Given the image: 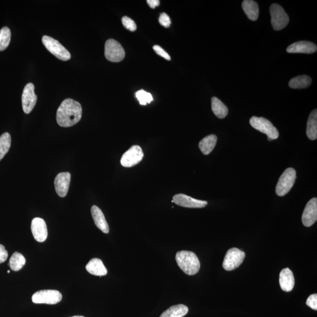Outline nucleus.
I'll return each instance as SVG.
<instances>
[{
    "mask_svg": "<svg viewBox=\"0 0 317 317\" xmlns=\"http://www.w3.org/2000/svg\"><path fill=\"white\" fill-rule=\"evenodd\" d=\"M217 141V138L215 134H210V135L203 138L199 144L201 152L205 155H208L211 153L215 147Z\"/></svg>",
    "mask_w": 317,
    "mask_h": 317,
    "instance_id": "obj_22",
    "label": "nucleus"
},
{
    "mask_svg": "<svg viewBox=\"0 0 317 317\" xmlns=\"http://www.w3.org/2000/svg\"><path fill=\"white\" fill-rule=\"evenodd\" d=\"M311 82L312 79L308 75H300L291 79L289 86L292 89H304L310 86Z\"/></svg>",
    "mask_w": 317,
    "mask_h": 317,
    "instance_id": "obj_24",
    "label": "nucleus"
},
{
    "mask_svg": "<svg viewBox=\"0 0 317 317\" xmlns=\"http://www.w3.org/2000/svg\"><path fill=\"white\" fill-rule=\"evenodd\" d=\"M86 269L90 274L97 276H104L108 271L101 259H91L86 265Z\"/></svg>",
    "mask_w": 317,
    "mask_h": 317,
    "instance_id": "obj_19",
    "label": "nucleus"
},
{
    "mask_svg": "<svg viewBox=\"0 0 317 317\" xmlns=\"http://www.w3.org/2000/svg\"><path fill=\"white\" fill-rule=\"evenodd\" d=\"M122 22L123 25L127 30L130 31H136L137 29L136 23L131 18L125 16V17L122 18Z\"/></svg>",
    "mask_w": 317,
    "mask_h": 317,
    "instance_id": "obj_30",
    "label": "nucleus"
},
{
    "mask_svg": "<svg viewBox=\"0 0 317 317\" xmlns=\"http://www.w3.org/2000/svg\"><path fill=\"white\" fill-rule=\"evenodd\" d=\"M271 17V25L276 31H280L288 25L290 21L288 15L283 8L278 4H273L269 9Z\"/></svg>",
    "mask_w": 317,
    "mask_h": 317,
    "instance_id": "obj_6",
    "label": "nucleus"
},
{
    "mask_svg": "<svg viewBox=\"0 0 317 317\" xmlns=\"http://www.w3.org/2000/svg\"><path fill=\"white\" fill-rule=\"evenodd\" d=\"M280 285L281 288L284 291H292L295 285L294 275L290 269L284 268L281 270L280 274Z\"/></svg>",
    "mask_w": 317,
    "mask_h": 317,
    "instance_id": "obj_17",
    "label": "nucleus"
},
{
    "mask_svg": "<svg viewBox=\"0 0 317 317\" xmlns=\"http://www.w3.org/2000/svg\"><path fill=\"white\" fill-rule=\"evenodd\" d=\"M42 41L46 49L59 59L68 61L71 59L69 51L56 39L44 35L42 38Z\"/></svg>",
    "mask_w": 317,
    "mask_h": 317,
    "instance_id": "obj_5",
    "label": "nucleus"
},
{
    "mask_svg": "<svg viewBox=\"0 0 317 317\" xmlns=\"http://www.w3.org/2000/svg\"><path fill=\"white\" fill-rule=\"evenodd\" d=\"M11 35L9 28L3 27L0 30V51L5 50L9 47L11 40Z\"/></svg>",
    "mask_w": 317,
    "mask_h": 317,
    "instance_id": "obj_28",
    "label": "nucleus"
},
{
    "mask_svg": "<svg viewBox=\"0 0 317 317\" xmlns=\"http://www.w3.org/2000/svg\"><path fill=\"white\" fill-rule=\"evenodd\" d=\"M189 308L184 304H178L170 307L164 311L160 317H183L188 314Z\"/></svg>",
    "mask_w": 317,
    "mask_h": 317,
    "instance_id": "obj_23",
    "label": "nucleus"
},
{
    "mask_svg": "<svg viewBox=\"0 0 317 317\" xmlns=\"http://www.w3.org/2000/svg\"><path fill=\"white\" fill-rule=\"evenodd\" d=\"M105 56L109 61L121 62L125 57V50L120 42L114 39H109L105 42Z\"/></svg>",
    "mask_w": 317,
    "mask_h": 317,
    "instance_id": "obj_7",
    "label": "nucleus"
},
{
    "mask_svg": "<svg viewBox=\"0 0 317 317\" xmlns=\"http://www.w3.org/2000/svg\"><path fill=\"white\" fill-rule=\"evenodd\" d=\"M317 47L314 43L299 41L292 43L287 49L288 53L312 54L316 52Z\"/></svg>",
    "mask_w": 317,
    "mask_h": 317,
    "instance_id": "obj_16",
    "label": "nucleus"
},
{
    "mask_svg": "<svg viewBox=\"0 0 317 317\" xmlns=\"http://www.w3.org/2000/svg\"><path fill=\"white\" fill-rule=\"evenodd\" d=\"M61 293L57 290H45L38 291L32 297L35 304H56L61 301Z\"/></svg>",
    "mask_w": 317,
    "mask_h": 317,
    "instance_id": "obj_9",
    "label": "nucleus"
},
{
    "mask_svg": "<svg viewBox=\"0 0 317 317\" xmlns=\"http://www.w3.org/2000/svg\"><path fill=\"white\" fill-rule=\"evenodd\" d=\"M11 138L9 133H5L0 137V161L9 151L11 147Z\"/></svg>",
    "mask_w": 317,
    "mask_h": 317,
    "instance_id": "obj_27",
    "label": "nucleus"
},
{
    "mask_svg": "<svg viewBox=\"0 0 317 317\" xmlns=\"http://www.w3.org/2000/svg\"><path fill=\"white\" fill-rule=\"evenodd\" d=\"M35 86L32 83H29L26 85L23 90L22 95V105L24 112L27 114H30L33 108L37 101V95L34 92Z\"/></svg>",
    "mask_w": 317,
    "mask_h": 317,
    "instance_id": "obj_11",
    "label": "nucleus"
},
{
    "mask_svg": "<svg viewBox=\"0 0 317 317\" xmlns=\"http://www.w3.org/2000/svg\"><path fill=\"white\" fill-rule=\"evenodd\" d=\"M158 22L161 24V25L166 28H168L171 25V20L169 16L165 13H162L160 15V18H158Z\"/></svg>",
    "mask_w": 317,
    "mask_h": 317,
    "instance_id": "obj_32",
    "label": "nucleus"
},
{
    "mask_svg": "<svg viewBox=\"0 0 317 317\" xmlns=\"http://www.w3.org/2000/svg\"><path fill=\"white\" fill-rule=\"evenodd\" d=\"M26 260L21 253L15 252L10 259V267L12 270L18 271L26 264Z\"/></svg>",
    "mask_w": 317,
    "mask_h": 317,
    "instance_id": "obj_26",
    "label": "nucleus"
},
{
    "mask_svg": "<svg viewBox=\"0 0 317 317\" xmlns=\"http://www.w3.org/2000/svg\"><path fill=\"white\" fill-rule=\"evenodd\" d=\"M173 201L178 206L188 208H203L208 205V202L206 201L194 199L184 194H177L174 195Z\"/></svg>",
    "mask_w": 317,
    "mask_h": 317,
    "instance_id": "obj_12",
    "label": "nucleus"
},
{
    "mask_svg": "<svg viewBox=\"0 0 317 317\" xmlns=\"http://www.w3.org/2000/svg\"><path fill=\"white\" fill-rule=\"evenodd\" d=\"M31 232L35 240L40 243L45 241L48 237L46 221L41 218H34L31 222Z\"/></svg>",
    "mask_w": 317,
    "mask_h": 317,
    "instance_id": "obj_14",
    "label": "nucleus"
},
{
    "mask_svg": "<svg viewBox=\"0 0 317 317\" xmlns=\"http://www.w3.org/2000/svg\"><path fill=\"white\" fill-rule=\"evenodd\" d=\"M178 265L185 274L193 276L199 272L200 263L195 253L189 251H180L176 255Z\"/></svg>",
    "mask_w": 317,
    "mask_h": 317,
    "instance_id": "obj_2",
    "label": "nucleus"
},
{
    "mask_svg": "<svg viewBox=\"0 0 317 317\" xmlns=\"http://www.w3.org/2000/svg\"><path fill=\"white\" fill-rule=\"evenodd\" d=\"M250 124L253 128L266 134L268 138L271 139L272 141L277 140L279 137L278 130L267 119L263 117H253L250 120Z\"/></svg>",
    "mask_w": 317,
    "mask_h": 317,
    "instance_id": "obj_4",
    "label": "nucleus"
},
{
    "mask_svg": "<svg viewBox=\"0 0 317 317\" xmlns=\"http://www.w3.org/2000/svg\"><path fill=\"white\" fill-rule=\"evenodd\" d=\"M148 5L152 9H155V8L160 5V0H148Z\"/></svg>",
    "mask_w": 317,
    "mask_h": 317,
    "instance_id": "obj_35",
    "label": "nucleus"
},
{
    "mask_svg": "<svg viewBox=\"0 0 317 317\" xmlns=\"http://www.w3.org/2000/svg\"><path fill=\"white\" fill-rule=\"evenodd\" d=\"M153 49L154 51H155L156 53L158 55H160V56L163 57L164 58L166 59V60L170 61V59H171V58H170L169 54L167 52H166V51L163 49H162L161 47L155 45L153 47Z\"/></svg>",
    "mask_w": 317,
    "mask_h": 317,
    "instance_id": "obj_31",
    "label": "nucleus"
},
{
    "mask_svg": "<svg viewBox=\"0 0 317 317\" xmlns=\"http://www.w3.org/2000/svg\"><path fill=\"white\" fill-rule=\"evenodd\" d=\"M71 177L69 172H62L55 177V188L59 196L64 197L66 196L69 190Z\"/></svg>",
    "mask_w": 317,
    "mask_h": 317,
    "instance_id": "obj_15",
    "label": "nucleus"
},
{
    "mask_svg": "<svg viewBox=\"0 0 317 317\" xmlns=\"http://www.w3.org/2000/svg\"><path fill=\"white\" fill-rule=\"evenodd\" d=\"M242 8L247 17L252 21H256L259 15L258 4L253 0H244Z\"/></svg>",
    "mask_w": 317,
    "mask_h": 317,
    "instance_id": "obj_20",
    "label": "nucleus"
},
{
    "mask_svg": "<svg viewBox=\"0 0 317 317\" xmlns=\"http://www.w3.org/2000/svg\"><path fill=\"white\" fill-rule=\"evenodd\" d=\"M317 220V199L312 198L309 201L304 209L302 221L306 227H310Z\"/></svg>",
    "mask_w": 317,
    "mask_h": 317,
    "instance_id": "obj_13",
    "label": "nucleus"
},
{
    "mask_svg": "<svg viewBox=\"0 0 317 317\" xmlns=\"http://www.w3.org/2000/svg\"><path fill=\"white\" fill-rule=\"evenodd\" d=\"M71 317H84V316L78 315V316H71Z\"/></svg>",
    "mask_w": 317,
    "mask_h": 317,
    "instance_id": "obj_36",
    "label": "nucleus"
},
{
    "mask_svg": "<svg viewBox=\"0 0 317 317\" xmlns=\"http://www.w3.org/2000/svg\"><path fill=\"white\" fill-rule=\"evenodd\" d=\"M307 137L310 140L314 141L317 138V110H312L309 116L307 126Z\"/></svg>",
    "mask_w": 317,
    "mask_h": 317,
    "instance_id": "obj_21",
    "label": "nucleus"
},
{
    "mask_svg": "<svg viewBox=\"0 0 317 317\" xmlns=\"http://www.w3.org/2000/svg\"><path fill=\"white\" fill-rule=\"evenodd\" d=\"M144 156V152L140 146L134 145L123 154L121 164L125 168L132 167L140 163Z\"/></svg>",
    "mask_w": 317,
    "mask_h": 317,
    "instance_id": "obj_10",
    "label": "nucleus"
},
{
    "mask_svg": "<svg viewBox=\"0 0 317 317\" xmlns=\"http://www.w3.org/2000/svg\"><path fill=\"white\" fill-rule=\"evenodd\" d=\"M91 214L96 227L103 233L108 234L109 232V225L101 210L94 205L91 208Z\"/></svg>",
    "mask_w": 317,
    "mask_h": 317,
    "instance_id": "obj_18",
    "label": "nucleus"
},
{
    "mask_svg": "<svg viewBox=\"0 0 317 317\" xmlns=\"http://www.w3.org/2000/svg\"><path fill=\"white\" fill-rule=\"evenodd\" d=\"M135 95L140 104L142 105L150 104L153 100L151 94L146 92L144 90H138Z\"/></svg>",
    "mask_w": 317,
    "mask_h": 317,
    "instance_id": "obj_29",
    "label": "nucleus"
},
{
    "mask_svg": "<svg viewBox=\"0 0 317 317\" xmlns=\"http://www.w3.org/2000/svg\"><path fill=\"white\" fill-rule=\"evenodd\" d=\"M82 106L72 99H66L59 106L57 112L58 124L64 128L73 126L81 120Z\"/></svg>",
    "mask_w": 317,
    "mask_h": 317,
    "instance_id": "obj_1",
    "label": "nucleus"
},
{
    "mask_svg": "<svg viewBox=\"0 0 317 317\" xmlns=\"http://www.w3.org/2000/svg\"><path fill=\"white\" fill-rule=\"evenodd\" d=\"M8 258V252L3 245L0 244V264L7 260Z\"/></svg>",
    "mask_w": 317,
    "mask_h": 317,
    "instance_id": "obj_34",
    "label": "nucleus"
},
{
    "mask_svg": "<svg viewBox=\"0 0 317 317\" xmlns=\"http://www.w3.org/2000/svg\"><path fill=\"white\" fill-rule=\"evenodd\" d=\"M7 273H10V270H9V271H7Z\"/></svg>",
    "mask_w": 317,
    "mask_h": 317,
    "instance_id": "obj_37",
    "label": "nucleus"
},
{
    "mask_svg": "<svg viewBox=\"0 0 317 317\" xmlns=\"http://www.w3.org/2000/svg\"><path fill=\"white\" fill-rule=\"evenodd\" d=\"M245 257V253L239 248L229 250L223 263L224 269L227 271H232L237 268L243 262Z\"/></svg>",
    "mask_w": 317,
    "mask_h": 317,
    "instance_id": "obj_8",
    "label": "nucleus"
},
{
    "mask_svg": "<svg viewBox=\"0 0 317 317\" xmlns=\"http://www.w3.org/2000/svg\"><path fill=\"white\" fill-rule=\"evenodd\" d=\"M307 306L310 307L312 310H317V295L314 294L309 296L307 302Z\"/></svg>",
    "mask_w": 317,
    "mask_h": 317,
    "instance_id": "obj_33",
    "label": "nucleus"
},
{
    "mask_svg": "<svg viewBox=\"0 0 317 317\" xmlns=\"http://www.w3.org/2000/svg\"><path fill=\"white\" fill-rule=\"evenodd\" d=\"M211 102L213 112L217 118L223 119L227 117L229 113L228 108L219 99L213 97Z\"/></svg>",
    "mask_w": 317,
    "mask_h": 317,
    "instance_id": "obj_25",
    "label": "nucleus"
},
{
    "mask_svg": "<svg viewBox=\"0 0 317 317\" xmlns=\"http://www.w3.org/2000/svg\"><path fill=\"white\" fill-rule=\"evenodd\" d=\"M296 171L290 168L285 170L279 178L276 189L277 196H284L290 191L296 179Z\"/></svg>",
    "mask_w": 317,
    "mask_h": 317,
    "instance_id": "obj_3",
    "label": "nucleus"
}]
</instances>
